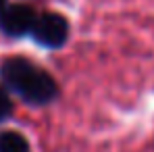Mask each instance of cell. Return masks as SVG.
Listing matches in <instances>:
<instances>
[{"mask_svg": "<svg viewBox=\"0 0 154 152\" xmlns=\"http://www.w3.org/2000/svg\"><path fill=\"white\" fill-rule=\"evenodd\" d=\"M0 77L8 90L17 92L29 104H48L56 96V81L52 75L21 56L6 58L0 65Z\"/></svg>", "mask_w": 154, "mask_h": 152, "instance_id": "1", "label": "cell"}, {"mask_svg": "<svg viewBox=\"0 0 154 152\" xmlns=\"http://www.w3.org/2000/svg\"><path fill=\"white\" fill-rule=\"evenodd\" d=\"M31 33L33 40L44 48H60L69 38V23L58 13H44L35 19Z\"/></svg>", "mask_w": 154, "mask_h": 152, "instance_id": "2", "label": "cell"}, {"mask_svg": "<svg viewBox=\"0 0 154 152\" xmlns=\"http://www.w3.org/2000/svg\"><path fill=\"white\" fill-rule=\"evenodd\" d=\"M35 13L27 4H11L4 6L0 13V29L11 38H21L25 33H31L35 25Z\"/></svg>", "mask_w": 154, "mask_h": 152, "instance_id": "3", "label": "cell"}, {"mask_svg": "<svg viewBox=\"0 0 154 152\" xmlns=\"http://www.w3.org/2000/svg\"><path fill=\"white\" fill-rule=\"evenodd\" d=\"M0 152H29V142L19 131L0 133Z\"/></svg>", "mask_w": 154, "mask_h": 152, "instance_id": "4", "label": "cell"}, {"mask_svg": "<svg viewBox=\"0 0 154 152\" xmlns=\"http://www.w3.org/2000/svg\"><path fill=\"white\" fill-rule=\"evenodd\" d=\"M11 113H13V102L4 90H0V121H4Z\"/></svg>", "mask_w": 154, "mask_h": 152, "instance_id": "5", "label": "cell"}, {"mask_svg": "<svg viewBox=\"0 0 154 152\" xmlns=\"http://www.w3.org/2000/svg\"><path fill=\"white\" fill-rule=\"evenodd\" d=\"M4 2H6V0H0V13H2V8H4Z\"/></svg>", "mask_w": 154, "mask_h": 152, "instance_id": "6", "label": "cell"}]
</instances>
